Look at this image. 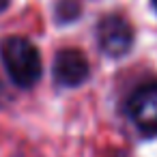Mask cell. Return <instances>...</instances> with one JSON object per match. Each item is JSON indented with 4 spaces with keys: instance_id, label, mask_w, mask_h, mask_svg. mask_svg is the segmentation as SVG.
<instances>
[{
    "instance_id": "7",
    "label": "cell",
    "mask_w": 157,
    "mask_h": 157,
    "mask_svg": "<svg viewBox=\"0 0 157 157\" xmlns=\"http://www.w3.org/2000/svg\"><path fill=\"white\" fill-rule=\"evenodd\" d=\"M151 2H153V7H155V11H157V0H151Z\"/></svg>"
},
{
    "instance_id": "8",
    "label": "cell",
    "mask_w": 157,
    "mask_h": 157,
    "mask_svg": "<svg viewBox=\"0 0 157 157\" xmlns=\"http://www.w3.org/2000/svg\"><path fill=\"white\" fill-rule=\"evenodd\" d=\"M0 97H2V86H0Z\"/></svg>"
},
{
    "instance_id": "4",
    "label": "cell",
    "mask_w": 157,
    "mask_h": 157,
    "mask_svg": "<svg viewBox=\"0 0 157 157\" xmlns=\"http://www.w3.org/2000/svg\"><path fill=\"white\" fill-rule=\"evenodd\" d=\"M90 75V65L84 52L75 48H65L54 56L52 78L63 88H78Z\"/></svg>"
},
{
    "instance_id": "3",
    "label": "cell",
    "mask_w": 157,
    "mask_h": 157,
    "mask_svg": "<svg viewBox=\"0 0 157 157\" xmlns=\"http://www.w3.org/2000/svg\"><path fill=\"white\" fill-rule=\"evenodd\" d=\"M125 110L142 136L146 138L157 136V82L138 86L129 95Z\"/></svg>"
},
{
    "instance_id": "6",
    "label": "cell",
    "mask_w": 157,
    "mask_h": 157,
    "mask_svg": "<svg viewBox=\"0 0 157 157\" xmlns=\"http://www.w3.org/2000/svg\"><path fill=\"white\" fill-rule=\"evenodd\" d=\"M9 5H11V0H0V13H5L9 9Z\"/></svg>"
},
{
    "instance_id": "5",
    "label": "cell",
    "mask_w": 157,
    "mask_h": 157,
    "mask_svg": "<svg viewBox=\"0 0 157 157\" xmlns=\"http://www.w3.org/2000/svg\"><path fill=\"white\" fill-rule=\"evenodd\" d=\"M56 15H58V22H71L80 15V5L73 0H63L56 7Z\"/></svg>"
},
{
    "instance_id": "1",
    "label": "cell",
    "mask_w": 157,
    "mask_h": 157,
    "mask_svg": "<svg viewBox=\"0 0 157 157\" xmlns=\"http://www.w3.org/2000/svg\"><path fill=\"white\" fill-rule=\"evenodd\" d=\"M0 60L17 88H33L41 80V54L26 37H7L0 43Z\"/></svg>"
},
{
    "instance_id": "2",
    "label": "cell",
    "mask_w": 157,
    "mask_h": 157,
    "mask_svg": "<svg viewBox=\"0 0 157 157\" xmlns=\"http://www.w3.org/2000/svg\"><path fill=\"white\" fill-rule=\"evenodd\" d=\"M133 26L129 24L127 17L118 13L103 15L97 24V43L99 50L110 56V58H121L125 56L131 45H133Z\"/></svg>"
}]
</instances>
